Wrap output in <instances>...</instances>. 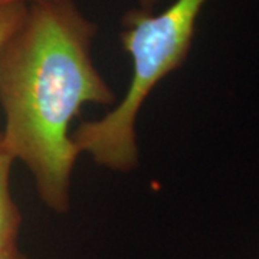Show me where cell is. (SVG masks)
I'll list each match as a JSON object with an SVG mask.
<instances>
[{
  "label": "cell",
  "mask_w": 259,
  "mask_h": 259,
  "mask_svg": "<svg viewBox=\"0 0 259 259\" xmlns=\"http://www.w3.org/2000/svg\"><path fill=\"white\" fill-rule=\"evenodd\" d=\"M28 6L26 3H12L0 8V48L22 25Z\"/></svg>",
  "instance_id": "277c9868"
},
{
  "label": "cell",
  "mask_w": 259,
  "mask_h": 259,
  "mask_svg": "<svg viewBox=\"0 0 259 259\" xmlns=\"http://www.w3.org/2000/svg\"><path fill=\"white\" fill-rule=\"evenodd\" d=\"M0 259H26V256L16 248L8 250H0Z\"/></svg>",
  "instance_id": "5b68a950"
},
{
  "label": "cell",
  "mask_w": 259,
  "mask_h": 259,
  "mask_svg": "<svg viewBox=\"0 0 259 259\" xmlns=\"http://www.w3.org/2000/svg\"><path fill=\"white\" fill-rule=\"evenodd\" d=\"M40 2H52V0H0V8L6 6V5H12V3H26V5H32V3H40Z\"/></svg>",
  "instance_id": "52a82bcc"
},
{
  "label": "cell",
  "mask_w": 259,
  "mask_h": 259,
  "mask_svg": "<svg viewBox=\"0 0 259 259\" xmlns=\"http://www.w3.org/2000/svg\"><path fill=\"white\" fill-rule=\"evenodd\" d=\"M16 161L0 131V250L16 248L22 214L10 193V171Z\"/></svg>",
  "instance_id": "3957f363"
},
{
  "label": "cell",
  "mask_w": 259,
  "mask_h": 259,
  "mask_svg": "<svg viewBox=\"0 0 259 259\" xmlns=\"http://www.w3.org/2000/svg\"><path fill=\"white\" fill-rule=\"evenodd\" d=\"M161 2L164 0H139V8L143 10H153Z\"/></svg>",
  "instance_id": "8992f818"
},
{
  "label": "cell",
  "mask_w": 259,
  "mask_h": 259,
  "mask_svg": "<svg viewBox=\"0 0 259 259\" xmlns=\"http://www.w3.org/2000/svg\"><path fill=\"white\" fill-rule=\"evenodd\" d=\"M206 2L173 0L160 13L140 8L125 12L120 42L133 64L131 81L112 110L71 133L79 154L112 171L128 173L139 166L137 117L151 91L185 64Z\"/></svg>",
  "instance_id": "7a4b0ae2"
},
{
  "label": "cell",
  "mask_w": 259,
  "mask_h": 259,
  "mask_svg": "<svg viewBox=\"0 0 259 259\" xmlns=\"http://www.w3.org/2000/svg\"><path fill=\"white\" fill-rule=\"evenodd\" d=\"M98 25L75 0L32 3L0 48V105L6 146L32 173L48 209L66 213L79 156L71 124L85 105H112L115 93L93 59Z\"/></svg>",
  "instance_id": "6da1fadb"
}]
</instances>
